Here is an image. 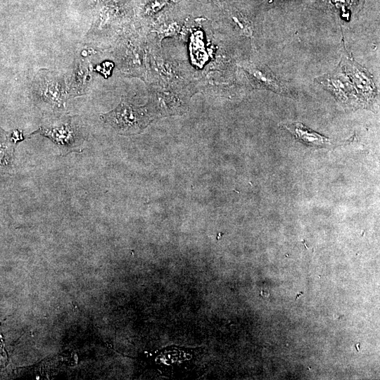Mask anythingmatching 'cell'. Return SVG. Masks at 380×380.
<instances>
[{
    "label": "cell",
    "mask_w": 380,
    "mask_h": 380,
    "mask_svg": "<svg viewBox=\"0 0 380 380\" xmlns=\"http://www.w3.org/2000/svg\"><path fill=\"white\" fill-rule=\"evenodd\" d=\"M105 122L122 134L140 132L150 122L145 110L122 100L113 110L103 115Z\"/></svg>",
    "instance_id": "cell-1"
},
{
    "label": "cell",
    "mask_w": 380,
    "mask_h": 380,
    "mask_svg": "<svg viewBox=\"0 0 380 380\" xmlns=\"http://www.w3.org/2000/svg\"><path fill=\"white\" fill-rule=\"evenodd\" d=\"M284 127L305 145L323 147L331 144L329 139L311 130L300 122L284 125Z\"/></svg>",
    "instance_id": "cell-2"
},
{
    "label": "cell",
    "mask_w": 380,
    "mask_h": 380,
    "mask_svg": "<svg viewBox=\"0 0 380 380\" xmlns=\"http://www.w3.org/2000/svg\"><path fill=\"white\" fill-rule=\"evenodd\" d=\"M247 71H248L253 80L258 83L259 86L268 87L276 91L280 89L277 80L271 75L270 72L255 67H249Z\"/></svg>",
    "instance_id": "cell-3"
},
{
    "label": "cell",
    "mask_w": 380,
    "mask_h": 380,
    "mask_svg": "<svg viewBox=\"0 0 380 380\" xmlns=\"http://www.w3.org/2000/svg\"><path fill=\"white\" fill-rule=\"evenodd\" d=\"M144 7L151 13L160 11L167 3V0H146Z\"/></svg>",
    "instance_id": "cell-4"
}]
</instances>
